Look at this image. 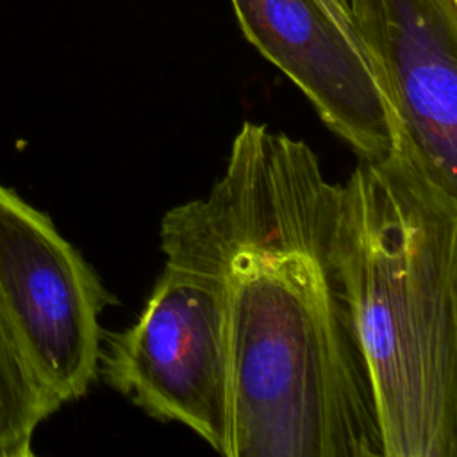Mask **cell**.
I'll list each match as a JSON object with an SVG mask.
<instances>
[{"label":"cell","instance_id":"1","mask_svg":"<svg viewBox=\"0 0 457 457\" xmlns=\"http://www.w3.org/2000/svg\"><path fill=\"white\" fill-rule=\"evenodd\" d=\"M339 184L302 139L245 121L207 195L161 220L164 262L214 291L227 457H384L336 255Z\"/></svg>","mask_w":457,"mask_h":457},{"label":"cell","instance_id":"2","mask_svg":"<svg viewBox=\"0 0 457 457\" xmlns=\"http://www.w3.org/2000/svg\"><path fill=\"white\" fill-rule=\"evenodd\" d=\"M336 255L384 457L457 455V193L405 145L339 184Z\"/></svg>","mask_w":457,"mask_h":457},{"label":"cell","instance_id":"3","mask_svg":"<svg viewBox=\"0 0 457 457\" xmlns=\"http://www.w3.org/2000/svg\"><path fill=\"white\" fill-rule=\"evenodd\" d=\"M114 302L52 218L0 184V316L61 405L98 378L100 314Z\"/></svg>","mask_w":457,"mask_h":457},{"label":"cell","instance_id":"4","mask_svg":"<svg viewBox=\"0 0 457 457\" xmlns=\"http://www.w3.org/2000/svg\"><path fill=\"white\" fill-rule=\"evenodd\" d=\"M98 377L159 421H175L225 452L228 378L221 314L196 273L164 262L136 321L102 332Z\"/></svg>","mask_w":457,"mask_h":457},{"label":"cell","instance_id":"5","mask_svg":"<svg viewBox=\"0 0 457 457\" xmlns=\"http://www.w3.org/2000/svg\"><path fill=\"white\" fill-rule=\"evenodd\" d=\"M350 11L398 145L457 193V0H350Z\"/></svg>","mask_w":457,"mask_h":457},{"label":"cell","instance_id":"6","mask_svg":"<svg viewBox=\"0 0 457 457\" xmlns=\"http://www.w3.org/2000/svg\"><path fill=\"white\" fill-rule=\"evenodd\" d=\"M243 36L311 102L359 161L389 155L400 129L362 52L314 0H230Z\"/></svg>","mask_w":457,"mask_h":457},{"label":"cell","instance_id":"7","mask_svg":"<svg viewBox=\"0 0 457 457\" xmlns=\"http://www.w3.org/2000/svg\"><path fill=\"white\" fill-rule=\"evenodd\" d=\"M61 407L37 380L0 316V457L32 455L37 427Z\"/></svg>","mask_w":457,"mask_h":457},{"label":"cell","instance_id":"8","mask_svg":"<svg viewBox=\"0 0 457 457\" xmlns=\"http://www.w3.org/2000/svg\"><path fill=\"white\" fill-rule=\"evenodd\" d=\"M320 9L328 16V20L361 50L353 21H352V11H350V0H314Z\"/></svg>","mask_w":457,"mask_h":457}]
</instances>
